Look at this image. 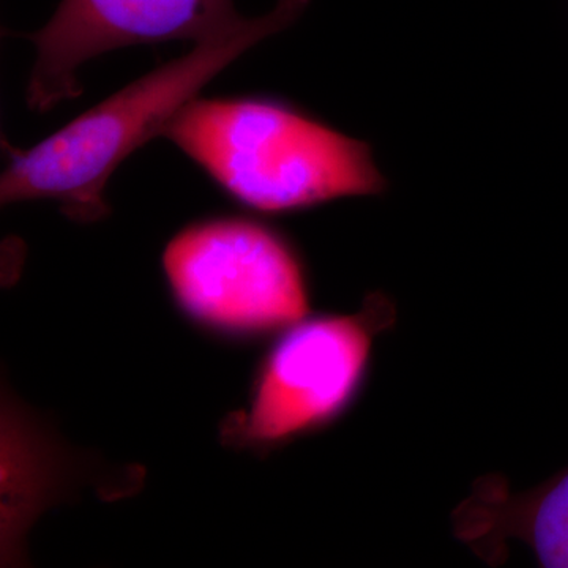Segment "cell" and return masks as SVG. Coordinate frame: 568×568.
Returning <instances> with one entry per match:
<instances>
[{
  "instance_id": "1",
  "label": "cell",
  "mask_w": 568,
  "mask_h": 568,
  "mask_svg": "<svg viewBox=\"0 0 568 568\" xmlns=\"http://www.w3.org/2000/svg\"><path fill=\"white\" fill-rule=\"evenodd\" d=\"M308 3L276 0L268 13L244 17L227 31L197 41L189 54L126 85L32 149L9 148L0 182L2 204L52 200L73 222L104 219V190L115 168L162 134L164 125L220 71L293 24Z\"/></svg>"
},
{
  "instance_id": "2",
  "label": "cell",
  "mask_w": 568,
  "mask_h": 568,
  "mask_svg": "<svg viewBox=\"0 0 568 568\" xmlns=\"http://www.w3.org/2000/svg\"><path fill=\"white\" fill-rule=\"evenodd\" d=\"M162 136L257 211H295L383 189L365 144L263 100L193 99Z\"/></svg>"
},
{
  "instance_id": "3",
  "label": "cell",
  "mask_w": 568,
  "mask_h": 568,
  "mask_svg": "<svg viewBox=\"0 0 568 568\" xmlns=\"http://www.w3.org/2000/svg\"><path fill=\"white\" fill-rule=\"evenodd\" d=\"M396 321L387 295H366L354 315L304 317L265 355L245 409L222 425L224 446L272 450L334 424L361 395L377 336Z\"/></svg>"
},
{
  "instance_id": "4",
  "label": "cell",
  "mask_w": 568,
  "mask_h": 568,
  "mask_svg": "<svg viewBox=\"0 0 568 568\" xmlns=\"http://www.w3.org/2000/svg\"><path fill=\"white\" fill-rule=\"evenodd\" d=\"M163 268L183 312L222 334L267 335L308 316L297 256L280 235L250 220L186 227L164 250Z\"/></svg>"
},
{
  "instance_id": "5",
  "label": "cell",
  "mask_w": 568,
  "mask_h": 568,
  "mask_svg": "<svg viewBox=\"0 0 568 568\" xmlns=\"http://www.w3.org/2000/svg\"><path fill=\"white\" fill-rule=\"evenodd\" d=\"M242 18L234 0H62L43 29L22 36L37 50L29 108L47 112L80 95L78 69L103 52L174 40L197 43Z\"/></svg>"
},
{
  "instance_id": "6",
  "label": "cell",
  "mask_w": 568,
  "mask_h": 568,
  "mask_svg": "<svg viewBox=\"0 0 568 568\" xmlns=\"http://www.w3.org/2000/svg\"><path fill=\"white\" fill-rule=\"evenodd\" d=\"M452 523L455 537L489 566L504 564L508 541L517 540L538 566L568 568V466L526 491L500 476L478 478Z\"/></svg>"
},
{
  "instance_id": "7",
  "label": "cell",
  "mask_w": 568,
  "mask_h": 568,
  "mask_svg": "<svg viewBox=\"0 0 568 568\" xmlns=\"http://www.w3.org/2000/svg\"><path fill=\"white\" fill-rule=\"evenodd\" d=\"M31 422L3 398L2 410V552L17 560L22 532L48 500L59 495L61 465L55 450Z\"/></svg>"
}]
</instances>
